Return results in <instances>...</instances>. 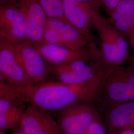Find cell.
Masks as SVG:
<instances>
[{
	"label": "cell",
	"mask_w": 134,
	"mask_h": 134,
	"mask_svg": "<svg viewBox=\"0 0 134 134\" xmlns=\"http://www.w3.org/2000/svg\"><path fill=\"white\" fill-rule=\"evenodd\" d=\"M104 80L76 85L55 81L34 83L27 87L6 85L25 103L51 112L80 102L96 101Z\"/></svg>",
	"instance_id": "obj_1"
},
{
	"label": "cell",
	"mask_w": 134,
	"mask_h": 134,
	"mask_svg": "<svg viewBox=\"0 0 134 134\" xmlns=\"http://www.w3.org/2000/svg\"><path fill=\"white\" fill-rule=\"evenodd\" d=\"M134 101V68L110 67L96 102L100 109Z\"/></svg>",
	"instance_id": "obj_2"
},
{
	"label": "cell",
	"mask_w": 134,
	"mask_h": 134,
	"mask_svg": "<svg viewBox=\"0 0 134 134\" xmlns=\"http://www.w3.org/2000/svg\"><path fill=\"white\" fill-rule=\"evenodd\" d=\"M93 16L104 62L110 67L120 66L130 57L128 44L125 37L97 10H94Z\"/></svg>",
	"instance_id": "obj_3"
},
{
	"label": "cell",
	"mask_w": 134,
	"mask_h": 134,
	"mask_svg": "<svg viewBox=\"0 0 134 134\" xmlns=\"http://www.w3.org/2000/svg\"><path fill=\"white\" fill-rule=\"evenodd\" d=\"M102 58L90 62L78 61L61 67L53 68L55 81L70 85H81L105 79L110 68Z\"/></svg>",
	"instance_id": "obj_4"
},
{
	"label": "cell",
	"mask_w": 134,
	"mask_h": 134,
	"mask_svg": "<svg viewBox=\"0 0 134 134\" xmlns=\"http://www.w3.org/2000/svg\"><path fill=\"white\" fill-rule=\"evenodd\" d=\"M62 134H82L100 115L94 102L83 101L57 111Z\"/></svg>",
	"instance_id": "obj_5"
},
{
	"label": "cell",
	"mask_w": 134,
	"mask_h": 134,
	"mask_svg": "<svg viewBox=\"0 0 134 134\" xmlns=\"http://www.w3.org/2000/svg\"><path fill=\"white\" fill-rule=\"evenodd\" d=\"M34 44L46 61L53 68L65 66L78 61L90 62L102 58L100 49L91 41L80 49L47 43Z\"/></svg>",
	"instance_id": "obj_6"
},
{
	"label": "cell",
	"mask_w": 134,
	"mask_h": 134,
	"mask_svg": "<svg viewBox=\"0 0 134 134\" xmlns=\"http://www.w3.org/2000/svg\"><path fill=\"white\" fill-rule=\"evenodd\" d=\"M13 45L16 57L20 66L34 83L50 81L53 67L46 61L34 43L26 40Z\"/></svg>",
	"instance_id": "obj_7"
},
{
	"label": "cell",
	"mask_w": 134,
	"mask_h": 134,
	"mask_svg": "<svg viewBox=\"0 0 134 134\" xmlns=\"http://www.w3.org/2000/svg\"><path fill=\"white\" fill-rule=\"evenodd\" d=\"M0 38L13 44L27 40L25 16L16 0H10L1 4Z\"/></svg>",
	"instance_id": "obj_8"
},
{
	"label": "cell",
	"mask_w": 134,
	"mask_h": 134,
	"mask_svg": "<svg viewBox=\"0 0 134 134\" xmlns=\"http://www.w3.org/2000/svg\"><path fill=\"white\" fill-rule=\"evenodd\" d=\"M0 80L12 86L27 87L34 85L20 66L13 44L0 38Z\"/></svg>",
	"instance_id": "obj_9"
},
{
	"label": "cell",
	"mask_w": 134,
	"mask_h": 134,
	"mask_svg": "<svg viewBox=\"0 0 134 134\" xmlns=\"http://www.w3.org/2000/svg\"><path fill=\"white\" fill-rule=\"evenodd\" d=\"M50 112L29 104L21 118L19 130L24 134H62Z\"/></svg>",
	"instance_id": "obj_10"
},
{
	"label": "cell",
	"mask_w": 134,
	"mask_h": 134,
	"mask_svg": "<svg viewBox=\"0 0 134 134\" xmlns=\"http://www.w3.org/2000/svg\"><path fill=\"white\" fill-rule=\"evenodd\" d=\"M16 2L25 16L27 40L35 44L43 43L48 17L39 0H16Z\"/></svg>",
	"instance_id": "obj_11"
},
{
	"label": "cell",
	"mask_w": 134,
	"mask_h": 134,
	"mask_svg": "<svg viewBox=\"0 0 134 134\" xmlns=\"http://www.w3.org/2000/svg\"><path fill=\"white\" fill-rule=\"evenodd\" d=\"M94 9L90 5L75 0H63L65 19L84 35L92 37L91 31L95 29Z\"/></svg>",
	"instance_id": "obj_12"
},
{
	"label": "cell",
	"mask_w": 134,
	"mask_h": 134,
	"mask_svg": "<svg viewBox=\"0 0 134 134\" xmlns=\"http://www.w3.org/2000/svg\"><path fill=\"white\" fill-rule=\"evenodd\" d=\"M110 133L134 131V101L117 104L101 109Z\"/></svg>",
	"instance_id": "obj_13"
},
{
	"label": "cell",
	"mask_w": 134,
	"mask_h": 134,
	"mask_svg": "<svg viewBox=\"0 0 134 134\" xmlns=\"http://www.w3.org/2000/svg\"><path fill=\"white\" fill-rule=\"evenodd\" d=\"M47 26L57 32L64 47L80 49L86 46L92 39L81 34L66 19L48 18Z\"/></svg>",
	"instance_id": "obj_14"
},
{
	"label": "cell",
	"mask_w": 134,
	"mask_h": 134,
	"mask_svg": "<svg viewBox=\"0 0 134 134\" xmlns=\"http://www.w3.org/2000/svg\"><path fill=\"white\" fill-rule=\"evenodd\" d=\"M108 21L128 38L134 26V0H122L109 14Z\"/></svg>",
	"instance_id": "obj_15"
},
{
	"label": "cell",
	"mask_w": 134,
	"mask_h": 134,
	"mask_svg": "<svg viewBox=\"0 0 134 134\" xmlns=\"http://www.w3.org/2000/svg\"><path fill=\"white\" fill-rule=\"evenodd\" d=\"M24 107V105L21 106L5 114L0 115V131L14 129L19 125L25 109Z\"/></svg>",
	"instance_id": "obj_16"
},
{
	"label": "cell",
	"mask_w": 134,
	"mask_h": 134,
	"mask_svg": "<svg viewBox=\"0 0 134 134\" xmlns=\"http://www.w3.org/2000/svg\"><path fill=\"white\" fill-rule=\"evenodd\" d=\"M49 18L65 19L63 0H39Z\"/></svg>",
	"instance_id": "obj_17"
},
{
	"label": "cell",
	"mask_w": 134,
	"mask_h": 134,
	"mask_svg": "<svg viewBox=\"0 0 134 134\" xmlns=\"http://www.w3.org/2000/svg\"><path fill=\"white\" fill-rule=\"evenodd\" d=\"M82 134H107L105 126L100 116L93 121Z\"/></svg>",
	"instance_id": "obj_18"
},
{
	"label": "cell",
	"mask_w": 134,
	"mask_h": 134,
	"mask_svg": "<svg viewBox=\"0 0 134 134\" xmlns=\"http://www.w3.org/2000/svg\"><path fill=\"white\" fill-rule=\"evenodd\" d=\"M101 8L105 10L107 14L115 9V7L119 4L122 0H98Z\"/></svg>",
	"instance_id": "obj_19"
},
{
	"label": "cell",
	"mask_w": 134,
	"mask_h": 134,
	"mask_svg": "<svg viewBox=\"0 0 134 134\" xmlns=\"http://www.w3.org/2000/svg\"><path fill=\"white\" fill-rule=\"evenodd\" d=\"M75 1L90 5L92 8H93L96 10H97L99 8H101L100 5L98 0H75Z\"/></svg>",
	"instance_id": "obj_20"
},
{
	"label": "cell",
	"mask_w": 134,
	"mask_h": 134,
	"mask_svg": "<svg viewBox=\"0 0 134 134\" xmlns=\"http://www.w3.org/2000/svg\"><path fill=\"white\" fill-rule=\"evenodd\" d=\"M127 38L129 40L132 47L134 50V26L133 29H132Z\"/></svg>",
	"instance_id": "obj_21"
},
{
	"label": "cell",
	"mask_w": 134,
	"mask_h": 134,
	"mask_svg": "<svg viewBox=\"0 0 134 134\" xmlns=\"http://www.w3.org/2000/svg\"><path fill=\"white\" fill-rule=\"evenodd\" d=\"M128 61L129 62L130 66L133 67L134 68V56H130Z\"/></svg>",
	"instance_id": "obj_22"
},
{
	"label": "cell",
	"mask_w": 134,
	"mask_h": 134,
	"mask_svg": "<svg viewBox=\"0 0 134 134\" xmlns=\"http://www.w3.org/2000/svg\"><path fill=\"white\" fill-rule=\"evenodd\" d=\"M13 134H24L23 133V132H21L19 130H18V131H15V132H14V133Z\"/></svg>",
	"instance_id": "obj_23"
},
{
	"label": "cell",
	"mask_w": 134,
	"mask_h": 134,
	"mask_svg": "<svg viewBox=\"0 0 134 134\" xmlns=\"http://www.w3.org/2000/svg\"><path fill=\"white\" fill-rule=\"evenodd\" d=\"M0 134H5V131H0Z\"/></svg>",
	"instance_id": "obj_24"
},
{
	"label": "cell",
	"mask_w": 134,
	"mask_h": 134,
	"mask_svg": "<svg viewBox=\"0 0 134 134\" xmlns=\"http://www.w3.org/2000/svg\"><path fill=\"white\" fill-rule=\"evenodd\" d=\"M109 134H120L119 133L117 132H114V133H110Z\"/></svg>",
	"instance_id": "obj_25"
}]
</instances>
